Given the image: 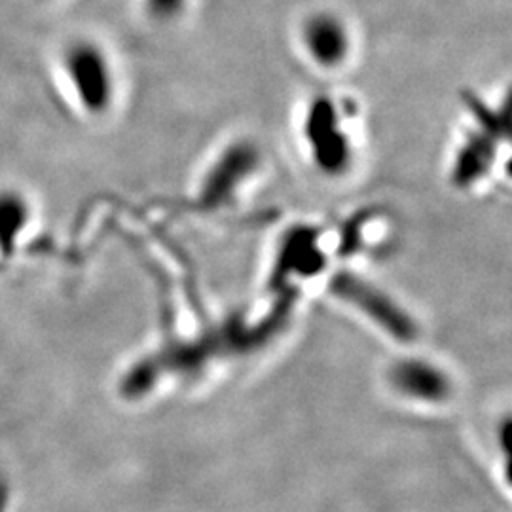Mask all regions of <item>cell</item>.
<instances>
[{"instance_id":"1","label":"cell","mask_w":512,"mask_h":512,"mask_svg":"<svg viewBox=\"0 0 512 512\" xmlns=\"http://www.w3.org/2000/svg\"><path fill=\"white\" fill-rule=\"evenodd\" d=\"M59 76L74 109L90 120H101L118 105V69L105 44L97 38L74 37L59 52Z\"/></svg>"},{"instance_id":"2","label":"cell","mask_w":512,"mask_h":512,"mask_svg":"<svg viewBox=\"0 0 512 512\" xmlns=\"http://www.w3.org/2000/svg\"><path fill=\"white\" fill-rule=\"evenodd\" d=\"M302 139L311 158L327 173L344 171L353 156V114L346 99L334 93H315L302 110Z\"/></svg>"},{"instance_id":"3","label":"cell","mask_w":512,"mask_h":512,"mask_svg":"<svg viewBox=\"0 0 512 512\" xmlns=\"http://www.w3.org/2000/svg\"><path fill=\"white\" fill-rule=\"evenodd\" d=\"M296 40L311 67L321 73L346 69L355 55V31L349 19L332 8H315L300 19Z\"/></svg>"},{"instance_id":"4","label":"cell","mask_w":512,"mask_h":512,"mask_svg":"<svg viewBox=\"0 0 512 512\" xmlns=\"http://www.w3.org/2000/svg\"><path fill=\"white\" fill-rule=\"evenodd\" d=\"M194 0H139L143 16L154 25H175L190 12Z\"/></svg>"},{"instance_id":"5","label":"cell","mask_w":512,"mask_h":512,"mask_svg":"<svg viewBox=\"0 0 512 512\" xmlns=\"http://www.w3.org/2000/svg\"><path fill=\"white\" fill-rule=\"evenodd\" d=\"M33 2H38V4H46V2H52V0H33Z\"/></svg>"}]
</instances>
